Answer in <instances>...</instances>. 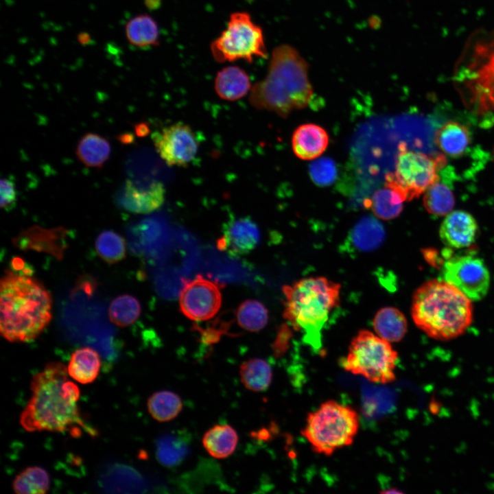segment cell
I'll return each instance as SVG.
<instances>
[{
  "label": "cell",
  "mask_w": 494,
  "mask_h": 494,
  "mask_svg": "<svg viewBox=\"0 0 494 494\" xmlns=\"http://www.w3.org/2000/svg\"><path fill=\"white\" fill-rule=\"evenodd\" d=\"M69 376L67 368L60 362H49L33 376L32 396L20 416L25 430L69 431L78 436L84 429L95 434L82 418L78 405L80 389Z\"/></svg>",
  "instance_id": "cell-1"
},
{
  "label": "cell",
  "mask_w": 494,
  "mask_h": 494,
  "mask_svg": "<svg viewBox=\"0 0 494 494\" xmlns=\"http://www.w3.org/2000/svg\"><path fill=\"white\" fill-rule=\"evenodd\" d=\"M313 95L307 63L295 48L284 44L273 49L267 74L251 88L249 102L258 110L285 118L307 107Z\"/></svg>",
  "instance_id": "cell-2"
},
{
  "label": "cell",
  "mask_w": 494,
  "mask_h": 494,
  "mask_svg": "<svg viewBox=\"0 0 494 494\" xmlns=\"http://www.w3.org/2000/svg\"><path fill=\"white\" fill-rule=\"evenodd\" d=\"M0 331L11 342L37 338L51 319L52 298L38 281L5 270L0 282Z\"/></svg>",
  "instance_id": "cell-3"
},
{
  "label": "cell",
  "mask_w": 494,
  "mask_h": 494,
  "mask_svg": "<svg viewBox=\"0 0 494 494\" xmlns=\"http://www.w3.org/2000/svg\"><path fill=\"white\" fill-rule=\"evenodd\" d=\"M471 300L447 281L432 279L415 291L412 316L428 336L440 340L462 334L473 320Z\"/></svg>",
  "instance_id": "cell-4"
},
{
  "label": "cell",
  "mask_w": 494,
  "mask_h": 494,
  "mask_svg": "<svg viewBox=\"0 0 494 494\" xmlns=\"http://www.w3.org/2000/svg\"><path fill=\"white\" fill-rule=\"evenodd\" d=\"M340 287L323 277L302 279L283 287L285 319L316 349L320 347L321 331L330 313L339 305Z\"/></svg>",
  "instance_id": "cell-5"
},
{
  "label": "cell",
  "mask_w": 494,
  "mask_h": 494,
  "mask_svg": "<svg viewBox=\"0 0 494 494\" xmlns=\"http://www.w3.org/2000/svg\"><path fill=\"white\" fill-rule=\"evenodd\" d=\"M359 427V416L353 408L329 400L308 414L301 434L314 451L330 456L352 444Z\"/></svg>",
  "instance_id": "cell-6"
},
{
  "label": "cell",
  "mask_w": 494,
  "mask_h": 494,
  "mask_svg": "<svg viewBox=\"0 0 494 494\" xmlns=\"http://www.w3.org/2000/svg\"><path fill=\"white\" fill-rule=\"evenodd\" d=\"M397 360L398 354L390 342L369 331L362 330L351 340L341 365L348 372L384 384L395 379Z\"/></svg>",
  "instance_id": "cell-7"
},
{
  "label": "cell",
  "mask_w": 494,
  "mask_h": 494,
  "mask_svg": "<svg viewBox=\"0 0 494 494\" xmlns=\"http://www.w3.org/2000/svg\"><path fill=\"white\" fill-rule=\"evenodd\" d=\"M210 49L215 60L220 63L238 60L252 62L255 58L267 57L262 28L246 12L230 15L226 29L211 43Z\"/></svg>",
  "instance_id": "cell-8"
},
{
  "label": "cell",
  "mask_w": 494,
  "mask_h": 494,
  "mask_svg": "<svg viewBox=\"0 0 494 494\" xmlns=\"http://www.w3.org/2000/svg\"><path fill=\"white\" fill-rule=\"evenodd\" d=\"M445 163L442 154L431 156L403 148L397 156L395 172L386 176L385 185L397 190L405 201H410L439 180L438 171Z\"/></svg>",
  "instance_id": "cell-9"
},
{
  "label": "cell",
  "mask_w": 494,
  "mask_h": 494,
  "mask_svg": "<svg viewBox=\"0 0 494 494\" xmlns=\"http://www.w3.org/2000/svg\"><path fill=\"white\" fill-rule=\"evenodd\" d=\"M443 277L471 301L483 298L490 285V274L485 263L472 255L447 259L443 264Z\"/></svg>",
  "instance_id": "cell-10"
},
{
  "label": "cell",
  "mask_w": 494,
  "mask_h": 494,
  "mask_svg": "<svg viewBox=\"0 0 494 494\" xmlns=\"http://www.w3.org/2000/svg\"><path fill=\"white\" fill-rule=\"evenodd\" d=\"M179 296L183 314L188 318L202 321L213 318L222 303L220 285L197 275L193 280H184Z\"/></svg>",
  "instance_id": "cell-11"
},
{
  "label": "cell",
  "mask_w": 494,
  "mask_h": 494,
  "mask_svg": "<svg viewBox=\"0 0 494 494\" xmlns=\"http://www.w3.org/2000/svg\"><path fill=\"white\" fill-rule=\"evenodd\" d=\"M152 138L156 152L170 166H185L198 152V141L194 132L180 122L155 132Z\"/></svg>",
  "instance_id": "cell-12"
},
{
  "label": "cell",
  "mask_w": 494,
  "mask_h": 494,
  "mask_svg": "<svg viewBox=\"0 0 494 494\" xmlns=\"http://www.w3.org/2000/svg\"><path fill=\"white\" fill-rule=\"evenodd\" d=\"M165 188L160 182L141 188L127 180L116 195L117 203L122 209L134 213H148L158 209L165 200Z\"/></svg>",
  "instance_id": "cell-13"
},
{
  "label": "cell",
  "mask_w": 494,
  "mask_h": 494,
  "mask_svg": "<svg viewBox=\"0 0 494 494\" xmlns=\"http://www.w3.org/2000/svg\"><path fill=\"white\" fill-rule=\"evenodd\" d=\"M260 238L257 225L248 217H241L226 224L217 246L231 255L240 256L252 250Z\"/></svg>",
  "instance_id": "cell-14"
},
{
  "label": "cell",
  "mask_w": 494,
  "mask_h": 494,
  "mask_svg": "<svg viewBox=\"0 0 494 494\" xmlns=\"http://www.w3.org/2000/svg\"><path fill=\"white\" fill-rule=\"evenodd\" d=\"M478 224L473 216L464 211H452L440 224L439 235L445 245L456 249L468 247L475 239Z\"/></svg>",
  "instance_id": "cell-15"
},
{
  "label": "cell",
  "mask_w": 494,
  "mask_h": 494,
  "mask_svg": "<svg viewBox=\"0 0 494 494\" xmlns=\"http://www.w3.org/2000/svg\"><path fill=\"white\" fill-rule=\"evenodd\" d=\"M329 145V135L321 126L304 124L298 126L292 137V148L300 159L311 160L319 157Z\"/></svg>",
  "instance_id": "cell-16"
},
{
  "label": "cell",
  "mask_w": 494,
  "mask_h": 494,
  "mask_svg": "<svg viewBox=\"0 0 494 494\" xmlns=\"http://www.w3.org/2000/svg\"><path fill=\"white\" fill-rule=\"evenodd\" d=\"M217 95L226 101H236L251 90L249 75L237 66H228L217 72L214 80Z\"/></svg>",
  "instance_id": "cell-17"
},
{
  "label": "cell",
  "mask_w": 494,
  "mask_h": 494,
  "mask_svg": "<svg viewBox=\"0 0 494 494\" xmlns=\"http://www.w3.org/2000/svg\"><path fill=\"white\" fill-rule=\"evenodd\" d=\"M434 142L445 154L452 157L463 154L471 143L468 128L456 121L445 123L436 131Z\"/></svg>",
  "instance_id": "cell-18"
},
{
  "label": "cell",
  "mask_w": 494,
  "mask_h": 494,
  "mask_svg": "<svg viewBox=\"0 0 494 494\" xmlns=\"http://www.w3.org/2000/svg\"><path fill=\"white\" fill-rule=\"evenodd\" d=\"M75 154L78 160L86 167L100 168L109 159L111 146L105 137L89 132L79 140Z\"/></svg>",
  "instance_id": "cell-19"
},
{
  "label": "cell",
  "mask_w": 494,
  "mask_h": 494,
  "mask_svg": "<svg viewBox=\"0 0 494 494\" xmlns=\"http://www.w3.org/2000/svg\"><path fill=\"white\" fill-rule=\"evenodd\" d=\"M101 366L99 353L92 348L82 347L72 353L67 366L70 377L76 381L87 384L97 377Z\"/></svg>",
  "instance_id": "cell-20"
},
{
  "label": "cell",
  "mask_w": 494,
  "mask_h": 494,
  "mask_svg": "<svg viewBox=\"0 0 494 494\" xmlns=\"http://www.w3.org/2000/svg\"><path fill=\"white\" fill-rule=\"evenodd\" d=\"M238 434L230 425H215L209 429L202 437V445L208 454L215 458H226L235 450Z\"/></svg>",
  "instance_id": "cell-21"
},
{
  "label": "cell",
  "mask_w": 494,
  "mask_h": 494,
  "mask_svg": "<svg viewBox=\"0 0 494 494\" xmlns=\"http://www.w3.org/2000/svg\"><path fill=\"white\" fill-rule=\"evenodd\" d=\"M385 230L382 224L371 216L364 217L353 226L349 238L353 247L361 252H371L384 242Z\"/></svg>",
  "instance_id": "cell-22"
},
{
  "label": "cell",
  "mask_w": 494,
  "mask_h": 494,
  "mask_svg": "<svg viewBox=\"0 0 494 494\" xmlns=\"http://www.w3.org/2000/svg\"><path fill=\"white\" fill-rule=\"evenodd\" d=\"M373 325L376 334L389 342L402 340L408 329L405 316L392 307L380 309L373 318Z\"/></svg>",
  "instance_id": "cell-23"
},
{
  "label": "cell",
  "mask_w": 494,
  "mask_h": 494,
  "mask_svg": "<svg viewBox=\"0 0 494 494\" xmlns=\"http://www.w3.org/2000/svg\"><path fill=\"white\" fill-rule=\"evenodd\" d=\"M128 41L137 47H148L159 43V29L156 21L147 14L130 19L125 27Z\"/></svg>",
  "instance_id": "cell-24"
},
{
  "label": "cell",
  "mask_w": 494,
  "mask_h": 494,
  "mask_svg": "<svg viewBox=\"0 0 494 494\" xmlns=\"http://www.w3.org/2000/svg\"><path fill=\"white\" fill-rule=\"evenodd\" d=\"M240 379L246 388L253 392L267 390L272 379L270 365L261 358H250L239 368Z\"/></svg>",
  "instance_id": "cell-25"
},
{
  "label": "cell",
  "mask_w": 494,
  "mask_h": 494,
  "mask_svg": "<svg viewBox=\"0 0 494 494\" xmlns=\"http://www.w3.org/2000/svg\"><path fill=\"white\" fill-rule=\"evenodd\" d=\"M405 202L401 195L392 187L385 185L384 188L376 191L368 207L372 209L376 217L384 220L396 218L403 210Z\"/></svg>",
  "instance_id": "cell-26"
},
{
  "label": "cell",
  "mask_w": 494,
  "mask_h": 494,
  "mask_svg": "<svg viewBox=\"0 0 494 494\" xmlns=\"http://www.w3.org/2000/svg\"><path fill=\"white\" fill-rule=\"evenodd\" d=\"M183 401L176 393L161 390L152 394L147 406L150 415L158 422H167L176 418L183 409Z\"/></svg>",
  "instance_id": "cell-27"
},
{
  "label": "cell",
  "mask_w": 494,
  "mask_h": 494,
  "mask_svg": "<svg viewBox=\"0 0 494 494\" xmlns=\"http://www.w3.org/2000/svg\"><path fill=\"white\" fill-rule=\"evenodd\" d=\"M50 478L40 467H30L19 473L12 482L14 491L18 494H43L49 489Z\"/></svg>",
  "instance_id": "cell-28"
},
{
  "label": "cell",
  "mask_w": 494,
  "mask_h": 494,
  "mask_svg": "<svg viewBox=\"0 0 494 494\" xmlns=\"http://www.w3.org/2000/svg\"><path fill=\"white\" fill-rule=\"evenodd\" d=\"M423 202L430 214L443 216L453 211L455 197L449 187L438 180L424 192Z\"/></svg>",
  "instance_id": "cell-29"
},
{
  "label": "cell",
  "mask_w": 494,
  "mask_h": 494,
  "mask_svg": "<svg viewBox=\"0 0 494 494\" xmlns=\"http://www.w3.org/2000/svg\"><path fill=\"white\" fill-rule=\"evenodd\" d=\"M188 450L186 440L172 434L163 436L156 444L157 458L167 467L180 464L187 455Z\"/></svg>",
  "instance_id": "cell-30"
},
{
  "label": "cell",
  "mask_w": 494,
  "mask_h": 494,
  "mask_svg": "<svg viewBox=\"0 0 494 494\" xmlns=\"http://www.w3.org/2000/svg\"><path fill=\"white\" fill-rule=\"evenodd\" d=\"M236 318L242 329L249 331H258L267 325L268 311L261 302L247 300L238 307Z\"/></svg>",
  "instance_id": "cell-31"
},
{
  "label": "cell",
  "mask_w": 494,
  "mask_h": 494,
  "mask_svg": "<svg viewBox=\"0 0 494 494\" xmlns=\"http://www.w3.org/2000/svg\"><path fill=\"white\" fill-rule=\"evenodd\" d=\"M141 305L138 300L128 294L120 295L114 298L108 308L110 320L119 327H128L139 317Z\"/></svg>",
  "instance_id": "cell-32"
},
{
  "label": "cell",
  "mask_w": 494,
  "mask_h": 494,
  "mask_svg": "<svg viewBox=\"0 0 494 494\" xmlns=\"http://www.w3.org/2000/svg\"><path fill=\"white\" fill-rule=\"evenodd\" d=\"M95 249L100 258L105 262L113 264L125 257L126 242L118 233L113 231H105L97 237Z\"/></svg>",
  "instance_id": "cell-33"
},
{
  "label": "cell",
  "mask_w": 494,
  "mask_h": 494,
  "mask_svg": "<svg viewBox=\"0 0 494 494\" xmlns=\"http://www.w3.org/2000/svg\"><path fill=\"white\" fill-rule=\"evenodd\" d=\"M309 172L314 181L319 185H328L335 178V165L329 159L316 161L310 166Z\"/></svg>",
  "instance_id": "cell-34"
},
{
  "label": "cell",
  "mask_w": 494,
  "mask_h": 494,
  "mask_svg": "<svg viewBox=\"0 0 494 494\" xmlns=\"http://www.w3.org/2000/svg\"><path fill=\"white\" fill-rule=\"evenodd\" d=\"M1 184V209L10 211L16 203L17 192L14 183L10 178H2Z\"/></svg>",
  "instance_id": "cell-35"
},
{
  "label": "cell",
  "mask_w": 494,
  "mask_h": 494,
  "mask_svg": "<svg viewBox=\"0 0 494 494\" xmlns=\"http://www.w3.org/2000/svg\"><path fill=\"white\" fill-rule=\"evenodd\" d=\"M288 336L286 331H281L277 339L274 342V351L277 355H280L286 349L287 346Z\"/></svg>",
  "instance_id": "cell-36"
},
{
  "label": "cell",
  "mask_w": 494,
  "mask_h": 494,
  "mask_svg": "<svg viewBox=\"0 0 494 494\" xmlns=\"http://www.w3.org/2000/svg\"><path fill=\"white\" fill-rule=\"evenodd\" d=\"M78 40L82 45L87 44L91 40V38L87 33H81L78 36Z\"/></svg>",
  "instance_id": "cell-37"
},
{
  "label": "cell",
  "mask_w": 494,
  "mask_h": 494,
  "mask_svg": "<svg viewBox=\"0 0 494 494\" xmlns=\"http://www.w3.org/2000/svg\"><path fill=\"white\" fill-rule=\"evenodd\" d=\"M491 100L494 106V91L493 93L491 94Z\"/></svg>",
  "instance_id": "cell-38"
}]
</instances>
